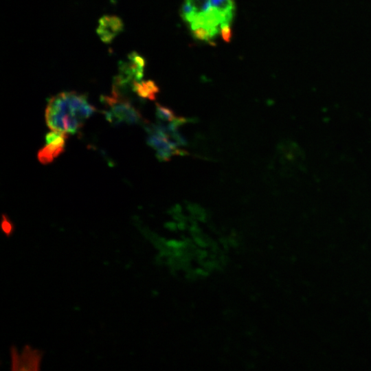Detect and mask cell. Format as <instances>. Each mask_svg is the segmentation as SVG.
Segmentation results:
<instances>
[{
  "label": "cell",
  "instance_id": "obj_1",
  "mask_svg": "<svg viewBox=\"0 0 371 371\" xmlns=\"http://www.w3.org/2000/svg\"><path fill=\"white\" fill-rule=\"evenodd\" d=\"M95 111L85 95L64 91L51 97L45 109V121L52 131L76 133Z\"/></svg>",
  "mask_w": 371,
  "mask_h": 371
},
{
  "label": "cell",
  "instance_id": "obj_2",
  "mask_svg": "<svg viewBox=\"0 0 371 371\" xmlns=\"http://www.w3.org/2000/svg\"><path fill=\"white\" fill-rule=\"evenodd\" d=\"M145 66L144 58L137 52H131L127 60L119 63L118 75L113 80L112 93L124 97L129 87L133 88V83L141 81L144 76Z\"/></svg>",
  "mask_w": 371,
  "mask_h": 371
},
{
  "label": "cell",
  "instance_id": "obj_3",
  "mask_svg": "<svg viewBox=\"0 0 371 371\" xmlns=\"http://www.w3.org/2000/svg\"><path fill=\"white\" fill-rule=\"evenodd\" d=\"M101 100L107 107L105 117L111 124H133L142 120L140 113L126 98L112 95L102 96Z\"/></svg>",
  "mask_w": 371,
  "mask_h": 371
},
{
  "label": "cell",
  "instance_id": "obj_4",
  "mask_svg": "<svg viewBox=\"0 0 371 371\" xmlns=\"http://www.w3.org/2000/svg\"><path fill=\"white\" fill-rule=\"evenodd\" d=\"M46 145L38 152V159L43 164H47L60 155L65 150L66 134L53 131L45 135Z\"/></svg>",
  "mask_w": 371,
  "mask_h": 371
},
{
  "label": "cell",
  "instance_id": "obj_5",
  "mask_svg": "<svg viewBox=\"0 0 371 371\" xmlns=\"http://www.w3.org/2000/svg\"><path fill=\"white\" fill-rule=\"evenodd\" d=\"M147 142L157 151V157L161 161H168L172 155L186 154L178 148V144L176 142L170 140L167 136L149 133Z\"/></svg>",
  "mask_w": 371,
  "mask_h": 371
},
{
  "label": "cell",
  "instance_id": "obj_6",
  "mask_svg": "<svg viewBox=\"0 0 371 371\" xmlns=\"http://www.w3.org/2000/svg\"><path fill=\"white\" fill-rule=\"evenodd\" d=\"M122 19L116 16L104 15L99 19L97 33L105 43H111L122 30Z\"/></svg>",
  "mask_w": 371,
  "mask_h": 371
},
{
  "label": "cell",
  "instance_id": "obj_7",
  "mask_svg": "<svg viewBox=\"0 0 371 371\" xmlns=\"http://www.w3.org/2000/svg\"><path fill=\"white\" fill-rule=\"evenodd\" d=\"M212 8L219 14L221 25L230 24L234 14L233 0H210Z\"/></svg>",
  "mask_w": 371,
  "mask_h": 371
},
{
  "label": "cell",
  "instance_id": "obj_8",
  "mask_svg": "<svg viewBox=\"0 0 371 371\" xmlns=\"http://www.w3.org/2000/svg\"><path fill=\"white\" fill-rule=\"evenodd\" d=\"M132 89L138 96L144 99L154 100L159 89L153 80H143L133 83Z\"/></svg>",
  "mask_w": 371,
  "mask_h": 371
},
{
  "label": "cell",
  "instance_id": "obj_9",
  "mask_svg": "<svg viewBox=\"0 0 371 371\" xmlns=\"http://www.w3.org/2000/svg\"><path fill=\"white\" fill-rule=\"evenodd\" d=\"M186 1L194 9L195 16L205 14L212 8L210 0H186Z\"/></svg>",
  "mask_w": 371,
  "mask_h": 371
},
{
  "label": "cell",
  "instance_id": "obj_10",
  "mask_svg": "<svg viewBox=\"0 0 371 371\" xmlns=\"http://www.w3.org/2000/svg\"><path fill=\"white\" fill-rule=\"evenodd\" d=\"M156 116L161 122H172L177 117L175 113L168 107L159 104H156Z\"/></svg>",
  "mask_w": 371,
  "mask_h": 371
},
{
  "label": "cell",
  "instance_id": "obj_11",
  "mask_svg": "<svg viewBox=\"0 0 371 371\" xmlns=\"http://www.w3.org/2000/svg\"><path fill=\"white\" fill-rule=\"evenodd\" d=\"M220 33L224 41L228 42L232 37V30L230 24H223L221 25Z\"/></svg>",
  "mask_w": 371,
  "mask_h": 371
},
{
  "label": "cell",
  "instance_id": "obj_12",
  "mask_svg": "<svg viewBox=\"0 0 371 371\" xmlns=\"http://www.w3.org/2000/svg\"><path fill=\"white\" fill-rule=\"evenodd\" d=\"M2 229L6 234H10L12 233L13 229V226L11 221L8 219L6 216H3L2 219Z\"/></svg>",
  "mask_w": 371,
  "mask_h": 371
}]
</instances>
